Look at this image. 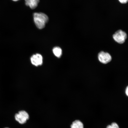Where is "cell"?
I'll return each instance as SVG.
<instances>
[{"label":"cell","mask_w":128,"mask_h":128,"mask_svg":"<svg viewBox=\"0 0 128 128\" xmlns=\"http://www.w3.org/2000/svg\"><path fill=\"white\" fill-rule=\"evenodd\" d=\"M31 63L35 66H38L42 64L43 58L41 54H37L32 56L31 58Z\"/></svg>","instance_id":"cell-5"},{"label":"cell","mask_w":128,"mask_h":128,"mask_svg":"<svg viewBox=\"0 0 128 128\" xmlns=\"http://www.w3.org/2000/svg\"><path fill=\"white\" fill-rule=\"evenodd\" d=\"M98 59L102 63L106 64L111 61L112 58L108 53L102 52L98 54Z\"/></svg>","instance_id":"cell-4"},{"label":"cell","mask_w":128,"mask_h":128,"mask_svg":"<svg viewBox=\"0 0 128 128\" xmlns=\"http://www.w3.org/2000/svg\"><path fill=\"white\" fill-rule=\"evenodd\" d=\"M70 127L71 128H84V124L79 120L73 122Z\"/></svg>","instance_id":"cell-7"},{"label":"cell","mask_w":128,"mask_h":128,"mask_svg":"<svg viewBox=\"0 0 128 128\" xmlns=\"http://www.w3.org/2000/svg\"><path fill=\"white\" fill-rule=\"evenodd\" d=\"M114 40L119 44L124 43L127 38V35L125 32L121 30L117 31L113 35Z\"/></svg>","instance_id":"cell-3"},{"label":"cell","mask_w":128,"mask_h":128,"mask_svg":"<svg viewBox=\"0 0 128 128\" xmlns=\"http://www.w3.org/2000/svg\"><path fill=\"white\" fill-rule=\"evenodd\" d=\"M53 52L56 57L60 58L62 54V50L61 48L58 47H54L52 50Z\"/></svg>","instance_id":"cell-8"},{"label":"cell","mask_w":128,"mask_h":128,"mask_svg":"<svg viewBox=\"0 0 128 128\" xmlns=\"http://www.w3.org/2000/svg\"><path fill=\"white\" fill-rule=\"evenodd\" d=\"M12 0L16 2L18 1L19 0Z\"/></svg>","instance_id":"cell-12"},{"label":"cell","mask_w":128,"mask_h":128,"mask_svg":"<svg viewBox=\"0 0 128 128\" xmlns=\"http://www.w3.org/2000/svg\"><path fill=\"white\" fill-rule=\"evenodd\" d=\"M106 128H120L118 125L116 123L113 122L110 125H109L107 126Z\"/></svg>","instance_id":"cell-9"},{"label":"cell","mask_w":128,"mask_h":128,"mask_svg":"<svg viewBox=\"0 0 128 128\" xmlns=\"http://www.w3.org/2000/svg\"><path fill=\"white\" fill-rule=\"evenodd\" d=\"M126 95L127 96H128V87H127L126 89Z\"/></svg>","instance_id":"cell-11"},{"label":"cell","mask_w":128,"mask_h":128,"mask_svg":"<svg viewBox=\"0 0 128 128\" xmlns=\"http://www.w3.org/2000/svg\"><path fill=\"white\" fill-rule=\"evenodd\" d=\"M14 118L16 121L20 124H24L29 118V116L28 112L25 110H22L16 113Z\"/></svg>","instance_id":"cell-2"},{"label":"cell","mask_w":128,"mask_h":128,"mask_svg":"<svg viewBox=\"0 0 128 128\" xmlns=\"http://www.w3.org/2000/svg\"><path fill=\"white\" fill-rule=\"evenodd\" d=\"M120 2L122 4H126L128 2V0H119Z\"/></svg>","instance_id":"cell-10"},{"label":"cell","mask_w":128,"mask_h":128,"mask_svg":"<svg viewBox=\"0 0 128 128\" xmlns=\"http://www.w3.org/2000/svg\"><path fill=\"white\" fill-rule=\"evenodd\" d=\"M4 128H9V127H5Z\"/></svg>","instance_id":"cell-13"},{"label":"cell","mask_w":128,"mask_h":128,"mask_svg":"<svg viewBox=\"0 0 128 128\" xmlns=\"http://www.w3.org/2000/svg\"><path fill=\"white\" fill-rule=\"evenodd\" d=\"M25 4L32 9H34L37 7L40 0H25Z\"/></svg>","instance_id":"cell-6"},{"label":"cell","mask_w":128,"mask_h":128,"mask_svg":"<svg viewBox=\"0 0 128 128\" xmlns=\"http://www.w3.org/2000/svg\"><path fill=\"white\" fill-rule=\"evenodd\" d=\"M34 20L37 28L42 29L45 27L46 24L49 20L48 17L42 12H35L33 14Z\"/></svg>","instance_id":"cell-1"}]
</instances>
